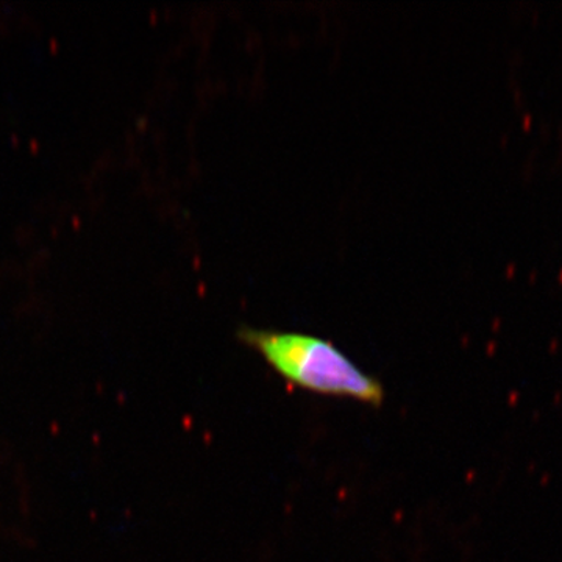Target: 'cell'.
Returning a JSON list of instances; mask_svg holds the SVG:
<instances>
[{
    "mask_svg": "<svg viewBox=\"0 0 562 562\" xmlns=\"http://www.w3.org/2000/svg\"><path fill=\"white\" fill-rule=\"evenodd\" d=\"M244 344L258 351L283 379L316 394L349 397L380 406L383 384L362 372L338 347L305 333L241 328Z\"/></svg>",
    "mask_w": 562,
    "mask_h": 562,
    "instance_id": "obj_1",
    "label": "cell"
}]
</instances>
